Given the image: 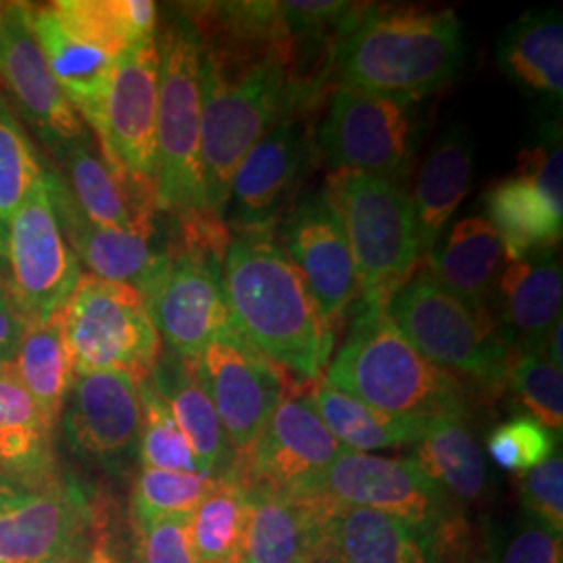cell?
I'll list each match as a JSON object with an SVG mask.
<instances>
[{
	"label": "cell",
	"instance_id": "9c48e42d",
	"mask_svg": "<svg viewBox=\"0 0 563 563\" xmlns=\"http://www.w3.org/2000/svg\"><path fill=\"white\" fill-rule=\"evenodd\" d=\"M230 234L220 230L178 232L167 246L169 263L144 297L167 351L184 360L199 357L205 346L230 328L223 292V257Z\"/></svg>",
	"mask_w": 563,
	"mask_h": 563
},
{
	"label": "cell",
	"instance_id": "1f68e13d",
	"mask_svg": "<svg viewBox=\"0 0 563 563\" xmlns=\"http://www.w3.org/2000/svg\"><path fill=\"white\" fill-rule=\"evenodd\" d=\"M53 428L20 383L13 363L0 365V474L53 476Z\"/></svg>",
	"mask_w": 563,
	"mask_h": 563
},
{
	"label": "cell",
	"instance_id": "ab89813d",
	"mask_svg": "<svg viewBox=\"0 0 563 563\" xmlns=\"http://www.w3.org/2000/svg\"><path fill=\"white\" fill-rule=\"evenodd\" d=\"M141 390L142 430L139 460L142 467L165 472L199 474V465L186 443L172 411L151 380L139 384Z\"/></svg>",
	"mask_w": 563,
	"mask_h": 563
},
{
	"label": "cell",
	"instance_id": "d6a6232c",
	"mask_svg": "<svg viewBox=\"0 0 563 563\" xmlns=\"http://www.w3.org/2000/svg\"><path fill=\"white\" fill-rule=\"evenodd\" d=\"M411 460L449 497L467 504L483 499L488 481L486 460L465 418L428 423L422 439L413 443Z\"/></svg>",
	"mask_w": 563,
	"mask_h": 563
},
{
	"label": "cell",
	"instance_id": "ac0fdd59",
	"mask_svg": "<svg viewBox=\"0 0 563 563\" xmlns=\"http://www.w3.org/2000/svg\"><path fill=\"white\" fill-rule=\"evenodd\" d=\"M276 239L299 269L323 320L334 328L360 297V282L341 218L325 190L290 205Z\"/></svg>",
	"mask_w": 563,
	"mask_h": 563
},
{
	"label": "cell",
	"instance_id": "52a82bcc",
	"mask_svg": "<svg viewBox=\"0 0 563 563\" xmlns=\"http://www.w3.org/2000/svg\"><path fill=\"white\" fill-rule=\"evenodd\" d=\"M386 311L426 360L453 376L460 374L486 395L507 388L514 353L493 320L446 292L426 272L413 274Z\"/></svg>",
	"mask_w": 563,
	"mask_h": 563
},
{
	"label": "cell",
	"instance_id": "7c38bea8",
	"mask_svg": "<svg viewBox=\"0 0 563 563\" xmlns=\"http://www.w3.org/2000/svg\"><path fill=\"white\" fill-rule=\"evenodd\" d=\"M157 36L123 51L111 71L102 102L101 142L104 163L157 199Z\"/></svg>",
	"mask_w": 563,
	"mask_h": 563
},
{
	"label": "cell",
	"instance_id": "cb8c5ba5",
	"mask_svg": "<svg viewBox=\"0 0 563 563\" xmlns=\"http://www.w3.org/2000/svg\"><path fill=\"white\" fill-rule=\"evenodd\" d=\"M241 563H316L322 553L323 505L244 486Z\"/></svg>",
	"mask_w": 563,
	"mask_h": 563
},
{
	"label": "cell",
	"instance_id": "b9f144b4",
	"mask_svg": "<svg viewBox=\"0 0 563 563\" xmlns=\"http://www.w3.org/2000/svg\"><path fill=\"white\" fill-rule=\"evenodd\" d=\"M520 501L523 516L563 534V460L551 455L543 463L522 472Z\"/></svg>",
	"mask_w": 563,
	"mask_h": 563
},
{
	"label": "cell",
	"instance_id": "60d3db41",
	"mask_svg": "<svg viewBox=\"0 0 563 563\" xmlns=\"http://www.w3.org/2000/svg\"><path fill=\"white\" fill-rule=\"evenodd\" d=\"M555 451V434L530 416L499 423L486 441V453L507 472H528Z\"/></svg>",
	"mask_w": 563,
	"mask_h": 563
},
{
	"label": "cell",
	"instance_id": "f1b7e54d",
	"mask_svg": "<svg viewBox=\"0 0 563 563\" xmlns=\"http://www.w3.org/2000/svg\"><path fill=\"white\" fill-rule=\"evenodd\" d=\"M484 218L499 234L507 262L555 249L562 241L563 205L522 172L493 184L484 192Z\"/></svg>",
	"mask_w": 563,
	"mask_h": 563
},
{
	"label": "cell",
	"instance_id": "8d00e7d4",
	"mask_svg": "<svg viewBox=\"0 0 563 563\" xmlns=\"http://www.w3.org/2000/svg\"><path fill=\"white\" fill-rule=\"evenodd\" d=\"M46 167L15 115L0 99V220L9 223L21 202L46 181Z\"/></svg>",
	"mask_w": 563,
	"mask_h": 563
},
{
	"label": "cell",
	"instance_id": "5bb4252c",
	"mask_svg": "<svg viewBox=\"0 0 563 563\" xmlns=\"http://www.w3.org/2000/svg\"><path fill=\"white\" fill-rule=\"evenodd\" d=\"M341 451L297 383L292 393L284 395L251 453L223 478L302 499Z\"/></svg>",
	"mask_w": 563,
	"mask_h": 563
},
{
	"label": "cell",
	"instance_id": "e575fe53",
	"mask_svg": "<svg viewBox=\"0 0 563 563\" xmlns=\"http://www.w3.org/2000/svg\"><path fill=\"white\" fill-rule=\"evenodd\" d=\"M51 11L67 32L115 59L157 32V4L151 0H59Z\"/></svg>",
	"mask_w": 563,
	"mask_h": 563
},
{
	"label": "cell",
	"instance_id": "2e32d148",
	"mask_svg": "<svg viewBox=\"0 0 563 563\" xmlns=\"http://www.w3.org/2000/svg\"><path fill=\"white\" fill-rule=\"evenodd\" d=\"M69 451L102 472L121 476L141 451L139 383L121 372L78 374L60 411Z\"/></svg>",
	"mask_w": 563,
	"mask_h": 563
},
{
	"label": "cell",
	"instance_id": "83f0119b",
	"mask_svg": "<svg viewBox=\"0 0 563 563\" xmlns=\"http://www.w3.org/2000/svg\"><path fill=\"white\" fill-rule=\"evenodd\" d=\"M474 178V142L467 130L449 128L434 142L416 186V225L420 257L426 260L470 192Z\"/></svg>",
	"mask_w": 563,
	"mask_h": 563
},
{
	"label": "cell",
	"instance_id": "d590c367",
	"mask_svg": "<svg viewBox=\"0 0 563 563\" xmlns=\"http://www.w3.org/2000/svg\"><path fill=\"white\" fill-rule=\"evenodd\" d=\"M244 518V486L232 478H218L213 490L190 516V539L197 562H241Z\"/></svg>",
	"mask_w": 563,
	"mask_h": 563
},
{
	"label": "cell",
	"instance_id": "ba28073f",
	"mask_svg": "<svg viewBox=\"0 0 563 563\" xmlns=\"http://www.w3.org/2000/svg\"><path fill=\"white\" fill-rule=\"evenodd\" d=\"M59 316L76 376L121 372L141 384L155 372L162 336L132 286L81 274Z\"/></svg>",
	"mask_w": 563,
	"mask_h": 563
},
{
	"label": "cell",
	"instance_id": "8fae6325",
	"mask_svg": "<svg viewBox=\"0 0 563 563\" xmlns=\"http://www.w3.org/2000/svg\"><path fill=\"white\" fill-rule=\"evenodd\" d=\"M188 362L222 423L232 465L242 462L288 393L286 372L242 341L232 325Z\"/></svg>",
	"mask_w": 563,
	"mask_h": 563
},
{
	"label": "cell",
	"instance_id": "f5cc1de1",
	"mask_svg": "<svg viewBox=\"0 0 563 563\" xmlns=\"http://www.w3.org/2000/svg\"><path fill=\"white\" fill-rule=\"evenodd\" d=\"M239 563H241V562H239Z\"/></svg>",
	"mask_w": 563,
	"mask_h": 563
},
{
	"label": "cell",
	"instance_id": "44dd1931",
	"mask_svg": "<svg viewBox=\"0 0 563 563\" xmlns=\"http://www.w3.org/2000/svg\"><path fill=\"white\" fill-rule=\"evenodd\" d=\"M562 260L555 249L505 265L490 302V320L514 355L543 353L551 328L562 318Z\"/></svg>",
	"mask_w": 563,
	"mask_h": 563
},
{
	"label": "cell",
	"instance_id": "ffe728a7",
	"mask_svg": "<svg viewBox=\"0 0 563 563\" xmlns=\"http://www.w3.org/2000/svg\"><path fill=\"white\" fill-rule=\"evenodd\" d=\"M323 505L322 553L336 563H443L444 530L399 516Z\"/></svg>",
	"mask_w": 563,
	"mask_h": 563
},
{
	"label": "cell",
	"instance_id": "7402d4cb",
	"mask_svg": "<svg viewBox=\"0 0 563 563\" xmlns=\"http://www.w3.org/2000/svg\"><path fill=\"white\" fill-rule=\"evenodd\" d=\"M46 188L60 230L78 262L84 263L97 278L132 286L144 299L162 278L169 263V251L155 249L153 239L141 234L109 230L88 222L69 197L57 169H48Z\"/></svg>",
	"mask_w": 563,
	"mask_h": 563
},
{
	"label": "cell",
	"instance_id": "74e56055",
	"mask_svg": "<svg viewBox=\"0 0 563 563\" xmlns=\"http://www.w3.org/2000/svg\"><path fill=\"white\" fill-rule=\"evenodd\" d=\"M218 478L201 474L165 472L142 467L132 490L134 526L153 522L167 516L192 514L202 499L213 490Z\"/></svg>",
	"mask_w": 563,
	"mask_h": 563
},
{
	"label": "cell",
	"instance_id": "4316f807",
	"mask_svg": "<svg viewBox=\"0 0 563 563\" xmlns=\"http://www.w3.org/2000/svg\"><path fill=\"white\" fill-rule=\"evenodd\" d=\"M148 380L167 402L174 422L197 460L199 474L223 478L232 467V449L213 405L192 374L190 362L172 351H163Z\"/></svg>",
	"mask_w": 563,
	"mask_h": 563
},
{
	"label": "cell",
	"instance_id": "7bdbcfd3",
	"mask_svg": "<svg viewBox=\"0 0 563 563\" xmlns=\"http://www.w3.org/2000/svg\"><path fill=\"white\" fill-rule=\"evenodd\" d=\"M495 563H563L562 534L522 516L499 534Z\"/></svg>",
	"mask_w": 563,
	"mask_h": 563
},
{
	"label": "cell",
	"instance_id": "484cf974",
	"mask_svg": "<svg viewBox=\"0 0 563 563\" xmlns=\"http://www.w3.org/2000/svg\"><path fill=\"white\" fill-rule=\"evenodd\" d=\"M32 32L51 76L80 120L97 134L101 128L102 102L118 59L101 46L67 32L51 11V4L32 7Z\"/></svg>",
	"mask_w": 563,
	"mask_h": 563
},
{
	"label": "cell",
	"instance_id": "c3c4849f",
	"mask_svg": "<svg viewBox=\"0 0 563 563\" xmlns=\"http://www.w3.org/2000/svg\"><path fill=\"white\" fill-rule=\"evenodd\" d=\"M7 241H9V230L7 223L0 220V257L7 260Z\"/></svg>",
	"mask_w": 563,
	"mask_h": 563
},
{
	"label": "cell",
	"instance_id": "603a6c76",
	"mask_svg": "<svg viewBox=\"0 0 563 563\" xmlns=\"http://www.w3.org/2000/svg\"><path fill=\"white\" fill-rule=\"evenodd\" d=\"M55 157L60 165V180L88 222L155 239L157 199L115 174L95 151L90 139L60 148Z\"/></svg>",
	"mask_w": 563,
	"mask_h": 563
},
{
	"label": "cell",
	"instance_id": "836d02e7",
	"mask_svg": "<svg viewBox=\"0 0 563 563\" xmlns=\"http://www.w3.org/2000/svg\"><path fill=\"white\" fill-rule=\"evenodd\" d=\"M13 367L23 388L55 430L63 402L76 378L59 313L46 322L30 323L25 328L13 357Z\"/></svg>",
	"mask_w": 563,
	"mask_h": 563
},
{
	"label": "cell",
	"instance_id": "6da1fadb",
	"mask_svg": "<svg viewBox=\"0 0 563 563\" xmlns=\"http://www.w3.org/2000/svg\"><path fill=\"white\" fill-rule=\"evenodd\" d=\"M223 292L230 325L242 341L299 384L322 378L334 328L323 320L274 230L230 232Z\"/></svg>",
	"mask_w": 563,
	"mask_h": 563
},
{
	"label": "cell",
	"instance_id": "bcb514c9",
	"mask_svg": "<svg viewBox=\"0 0 563 563\" xmlns=\"http://www.w3.org/2000/svg\"><path fill=\"white\" fill-rule=\"evenodd\" d=\"M563 322L562 318L551 328L547 341H544L543 355L558 367L563 365Z\"/></svg>",
	"mask_w": 563,
	"mask_h": 563
},
{
	"label": "cell",
	"instance_id": "30bf717a",
	"mask_svg": "<svg viewBox=\"0 0 563 563\" xmlns=\"http://www.w3.org/2000/svg\"><path fill=\"white\" fill-rule=\"evenodd\" d=\"M418 101L336 88L318 128V151L332 172H355L401 184L418 144Z\"/></svg>",
	"mask_w": 563,
	"mask_h": 563
},
{
	"label": "cell",
	"instance_id": "f6af8a7d",
	"mask_svg": "<svg viewBox=\"0 0 563 563\" xmlns=\"http://www.w3.org/2000/svg\"><path fill=\"white\" fill-rule=\"evenodd\" d=\"M27 325L30 323L15 305L9 284H4L0 290V365L13 363L21 336Z\"/></svg>",
	"mask_w": 563,
	"mask_h": 563
},
{
	"label": "cell",
	"instance_id": "ee69618b",
	"mask_svg": "<svg viewBox=\"0 0 563 563\" xmlns=\"http://www.w3.org/2000/svg\"><path fill=\"white\" fill-rule=\"evenodd\" d=\"M190 516H167L136 528V562L139 563H199L192 539Z\"/></svg>",
	"mask_w": 563,
	"mask_h": 563
},
{
	"label": "cell",
	"instance_id": "4dcf8cb0",
	"mask_svg": "<svg viewBox=\"0 0 563 563\" xmlns=\"http://www.w3.org/2000/svg\"><path fill=\"white\" fill-rule=\"evenodd\" d=\"M302 393L328 432L342 449L372 453L390 446L418 443L432 420L399 418L378 411L342 393L322 378L302 384Z\"/></svg>",
	"mask_w": 563,
	"mask_h": 563
},
{
	"label": "cell",
	"instance_id": "f546056e",
	"mask_svg": "<svg viewBox=\"0 0 563 563\" xmlns=\"http://www.w3.org/2000/svg\"><path fill=\"white\" fill-rule=\"evenodd\" d=\"M497 60L505 76L523 90L562 101V11L551 7L523 13L499 38Z\"/></svg>",
	"mask_w": 563,
	"mask_h": 563
},
{
	"label": "cell",
	"instance_id": "277c9868",
	"mask_svg": "<svg viewBox=\"0 0 563 563\" xmlns=\"http://www.w3.org/2000/svg\"><path fill=\"white\" fill-rule=\"evenodd\" d=\"M323 380L390 416L467 418L465 384L426 360L390 320L386 305H357Z\"/></svg>",
	"mask_w": 563,
	"mask_h": 563
},
{
	"label": "cell",
	"instance_id": "db71d44e",
	"mask_svg": "<svg viewBox=\"0 0 563 563\" xmlns=\"http://www.w3.org/2000/svg\"><path fill=\"white\" fill-rule=\"evenodd\" d=\"M0 563H2V562H0Z\"/></svg>",
	"mask_w": 563,
	"mask_h": 563
},
{
	"label": "cell",
	"instance_id": "7a4b0ae2",
	"mask_svg": "<svg viewBox=\"0 0 563 563\" xmlns=\"http://www.w3.org/2000/svg\"><path fill=\"white\" fill-rule=\"evenodd\" d=\"M201 38V36H199ZM288 41L201 38V165L207 207L222 218L246 153L284 115Z\"/></svg>",
	"mask_w": 563,
	"mask_h": 563
},
{
	"label": "cell",
	"instance_id": "f35d334b",
	"mask_svg": "<svg viewBox=\"0 0 563 563\" xmlns=\"http://www.w3.org/2000/svg\"><path fill=\"white\" fill-rule=\"evenodd\" d=\"M507 388L532 420L549 432L563 430V374L543 353H516L507 376Z\"/></svg>",
	"mask_w": 563,
	"mask_h": 563
},
{
	"label": "cell",
	"instance_id": "f907efd6",
	"mask_svg": "<svg viewBox=\"0 0 563 563\" xmlns=\"http://www.w3.org/2000/svg\"><path fill=\"white\" fill-rule=\"evenodd\" d=\"M2 51H4V34H2V2H0V81H2Z\"/></svg>",
	"mask_w": 563,
	"mask_h": 563
},
{
	"label": "cell",
	"instance_id": "5b68a950",
	"mask_svg": "<svg viewBox=\"0 0 563 563\" xmlns=\"http://www.w3.org/2000/svg\"><path fill=\"white\" fill-rule=\"evenodd\" d=\"M157 46V209L174 220L205 216L211 211L201 165V38L190 21L174 18Z\"/></svg>",
	"mask_w": 563,
	"mask_h": 563
},
{
	"label": "cell",
	"instance_id": "7dc6e473",
	"mask_svg": "<svg viewBox=\"0 0 563 563\" xmlns=\"http://www.w3.org/2000/svg\"><path fill=\"white\" fill-rule=\"evenodd\" d=\"M41 563H92V544L74 549V551H67L63 555L51 558V560Z\"/></svg>",
	"mask_w": 563,
	"mask_h": 563
},
{
	"label": "cell",
	"instance_id": "d6986e66",
	"mask_svg": "<svg viewBox=\"0 0 563 563\" xmlns=\"http://www.w3.org/2000/svg\"><path fill=\"white\" fill-rule=\"evenodd\" d=\"M2 81L23 118L53 153L88 141V128L63 95L32 32V4L2 2Z\"/></svg>",
	"mask_w": 563,
	"mask_h": 563
},
{
	"label": "cell",
	"instance_id": "9a60e30c",
	"mask_svg": "<svg viewBox=\"0 0 563 563\" xmlns=\"http://www.w3.org/2000/svg\"><path fill=\"white\" fill-rule=\"evenodd\" d=\"M302 499L374 509L441 530L453 522L451 497L411 457H383L342 449Z\"/></svg>",
	"mask_w": 563,
	"mask_h": 563
},
{
	"label": "cell",
	"instance_id": "d4e9b609",
	"mask_svg": "<svg viewBox=\"0 0 563 563\" xmlns=\"http://www.w3.org/2000/svg\"><path fill=\"white\" fill-rule=\"evenodd\" d=\"M504 244L484 216L455 223L426 257V274L470 309L490 318V302L504 272Z\"/></svg>",
	"mask_w": 563,
	"mask_h": 563
},
{
	"label": "cell",
	"instance_id": "4fadbf2b",
	"mask_svg": "<svg viewBox=\"0 0 563 563\" xmlns=\"http://www.w3.org/2000/svg\"><path fill=\"white\" fill-rule=\"evenodd\" d=\"M48 178V172H46ZM9 290L27 323L59 313L81 278V265L60 230L46 181L7 223Z\"/></svg>",
	"mask_w": 563,
	"mask_h": 563
},
{
	"label": "cell",
	"instance_id": "8992f818",
	"mask_svg": "<svg viewBox=\"0 0 563 563\" xmlns=\"http://www.w3.org/2000/svg\"><path fill=\"white\" fill-rule=\"evenodd\" d=\"M323 190L351 246L362 302L388 305L422 260L413 199L401 184L355 172H332Z\"/></svg>",
	"mask_w": 563,
	"mask_h": 563
},
{
	"label": "cell",
	"instance_id": "3957f363",
	"mask_svg": "<svg viewBox=\"0 0 563 563\" xmlns=\"http://www.w3.org/2000/svg\"><path fill=\"white\" fill-rule=\"evenodd\" d=\"M463 57L455 11L365 2L339 41L334 78L349 88L420 101L455 80Z\"/></svg>",
	"mask_w": 563,
	"mask_h": 563
},
{
	"label": "cell",
	"instance_id": "816d5d0a",
	"mask_svg": "<svg viewBox=\"0 0 563 563\" xmlns=\"http://www.w3.org/2000/svg\"><path fill=\"white\" fill-rule=\"evenodd\" d=\"M316 563H336V562H334V560H330V558H318V560H316Z\"/></svg>",
	"mask_w": 563,
	"mask_h": 563
},
{
	"label": "cell",
	"instance_id": "681fc988",
	"mask_svg": "<svg viewBox=\"0 0 563 563\" xmlns=\"http://www.w3.org/2000/svg\"><path fill=\"white\" fill-rule=\"evenodd\" d=\"M7 278H9V265H7V260L0 257V290L7 284Z\"/></svg>",
	"mask_w": 563,
	"mask_h": 563
},
{
	"label": "cell",
	"instance_id": "e0dca14e",
	"mask_svg": "<svg viewBox=\"0 0 563 563\" xmlns=\"http://www.w3.org/2000/svg\"><path fill=\"white\" fill-rule=\"evenodd\" d=\"M307 118L284 115L242 159L223 209L230 232L276 230L311 159Z\"/></svg>",
	"mask_w": 563,
	"mask_h": 563
}]
</instances>
